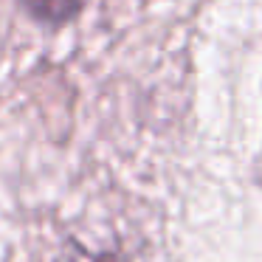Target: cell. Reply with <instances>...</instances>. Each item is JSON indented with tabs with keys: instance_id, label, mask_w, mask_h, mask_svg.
<instances>
[{
	"instance_id": "cell-1",
	"label": "cell",
	"mask_w": 262,
	"mask_h": 262,
	"mask_svg": "<svg viewBox=\"0 0 262 262\" xmlns=\"http://www.w3.org/2000/svg\"><path fill=\"white\" fill-rule=\"evenodd\" d=\"M23 3L34 17L46 23H65L88 6V0H23Z\"/></svg>"
}]
</instances>
